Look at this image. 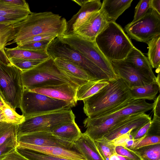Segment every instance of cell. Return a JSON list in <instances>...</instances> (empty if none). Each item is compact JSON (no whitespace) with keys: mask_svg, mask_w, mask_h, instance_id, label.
I'll use <instances>...</instances> for the list:
<instances>
[{"mask_svg":"<svg viewBox=\"0 0 160 160\" xmlns=\"http://www.w3.org/2000/svg\"><path fill=\"white\" fill-rule=\"evenodd\" d=\"M75 105L24 88L20 109L22 115L26 117L69 109Z\"/></svg>","mask_w":160,"mask_h":160,"instance_id":"obj_7","label":"cell"},{"mask_svg":"<svg viewBox=\"0 0 160 160\" xmlns=\"http://www.w3.org/2000/svg\"><path fill=\"white\" fill-rule=\"evenodd\" d=\"M58 37L57 35L53 33H43L27 38L16 43L17 46H18L43 40L51 41Z\"/></svg>","mask_w":160,"mask_h":160,"instance_id":"obj_39","label":"cell"},{"mask_svg":"<svg viewBox=\"0 0 160 160\" xmlns=\"http://www.w3.org/2000/svg\"><path fill=\"white\" fill-rule=\"evenodd\" d=\"M0 108L3 112L6 122L18 125L24 120L25 118L23 116L18 114L7 104Z\"/></svg>","mask_w":160,"mask_h":160,"instance_id":"obj_34","label":"cell"},{"mask_svg":"<svg viewBox=\"0 0 160 160\" xmlns=\"http://www.w3.org/2000/svg\"><path fill=\"white\" fill-rule=\"evenodd\" d=\"M160 89L156 82L130 89L131 98L135 99L154 100Z\"/></svg>","mask_w":160,"mask_h":160,"instance_id":"obj_24","label":"cell"},{"mask_svg":"<svg viewBox=\"0 0 160 160\" xmlns=\"http://www.w3.org/2000/svg\"><path fill=\"white\" fill-rule=\"evenodd\" d=\"M17 139L18 145L28 144L74 149L73 142L59 139L49 132H38L17 136Z\"/></svg>","mask_w":160,"mask_h":160,"instance_id":"obj_13","label":"cell"},{"mask_svg":"<svg viewBox=\"0 0 160 160\" xmlns=\"http://www.w3.org/2000/svg\"><path fill=\"white\" fill-rule=\"evenodd\" d=\"M53 61L58 68L78 86L89 81H96L81 67L64 59L57 58Z\"/></svg>","mask_w":160,"mask_h":160,"instance_id":"obj_17","label":"cell"},{"mask_svg":"<svg viewBox=\"0 0 160 160\" xmlns=\"http://www.w3.org/2000/svg\"><path fill=\"white\" fill-rule=\"evenodd\" d=\"M132 131H130L111 141L116 146H122L129 149L132 146L134 142Z\"/></svg>","mask_w":160,"mask_h":160,"instance_id":"obj_40","label":"cell"},{"mask_svg":"<svg viewBox=\"0 0 160 160\" xmlns=\"http://www.w3.org/2000/svg\"><path fill=\"white\" fill-rule=\"evenodd\" d=\"M17 137L8 138L0 146V160H2L12 150L18 146Z\"/></svg>","mask_w":160,"mask_h":160,"instance_id":"obj_38","label":"cell"},{"mask_svg":"<svg viewBox=\"0 0 160 160\" xmlns=\"http://www.w3.org/2000/svg\"><path fill=\"white\" fill-rule=\"evenodd\" d=\"M8 3L24 8H29L28 3L25 0H4Z\"/></svg>","mask_w":160,"mask_h":160,"instance_id":"obj_48","label":"cell"},{"mask_svg":"<svg viewBox=\"0 0 160 160\" xmlns=\"http://www.w3.org/2000/svg\"><path fill=\"white\" fill-rule=\"evenodd\" d=\"M0 122H5V119L1 109L0 108Z\"/></svg>","mask_w":160,"mask_h":160,"instance_id":"obj_52","label":"cell"},{"mask_svg":"<svg viewBox=\"0 0 160 160\" xmlns=\"http://www.w3.org/2000/svg\"><path fill=\"white\" fill-rule=\"evenodd\" d=\"M21 73L9 61L0 59V94L5 102L15 110L21 108L24 88Z\"/></svg>","mask_w":160,"mask_h":160,"instance_id":"obj_6","label":"cell"},{"mask_svg":"<svg viewBox=\"0 0 160 160\" xmlns=\"http://www.w3.org/2000/svg\"><path fill=\"white\" fill-rule=\"evenodd\" d=\"M148 46V58L152 67L156 69V72H160V34L153 38L147 43Z\"/></svg>","mask_w":160,"mask_h":160,"instance_id":"obj_27","label":"cell"},{"mask_svg":"<svg viewBox=\"0 0 160 160\" xmlns=\"http://www.w3.org/2000/svg\"><path fill=\"white\" fill-rule=\"evenodd\" d=\"M26 18L19 17L0 16V23L10 25L19 22Z\"/></svg>","mask_w":160,"mask_h":160,"instance_id":"obj_45","label":"cell"},{"mask_svg":"<svg viewBox=\"0 0 160 160\" xmlns=\"http://www.w3.org/2000/svg\"><path fill=\"white\" fill-rule=\"evenodd\" d=\"M142 160H160V143L142 147L133 150Z\"/></svg>","mask_w":160,"mask_h":160,"instance_id":"obj_29","label":"cell"},{"mask_svg":"<svg viewBox=\"0 0 160 160\" xmlns=\"http://www.w3.org/2000/svg\"><path fill=\"white\" fill-rule=\"evenodd\" d=\"M81 6L78 12L67 21L66 29L64 35L74 32L84 22L92 12L99 10L102 3L100 0H73Z\"/></svg>","mask_w":160,"mask_h":160,"instance_id":"obj_15","label":"cell"},{"mask_svg":"<svg viewBox=\"0 0 160 160\" xmlns=\"http://www.w3.org/2000/svg\"><path fill=\"white\" fill-rule=\"evenodd\" d=\"M152 123V120L138 129L132 132L134 140L141 139L147 135Z\"/></svg>","mask_w":160,"mask_h":160,"instance_id":"obj_43","label":"cell"},{"mask_svg":"<svg viewBox=\"0 0 160 160\" xmlns=\"http://www.w3.org/2000/svg\"><path fill=\"white\" fill-rule=\"evenodd\" d=\"M21 77L24 88L30 90L66 83L79 86L58 68L50 57L35 68L22 72Z\"/></svg>","mask_w":160,"mask_h":160,"instance_id":"obj_4","label":"cell"},{"mask_svg":"<svg viewBox=\"0 0 160 160\" xmlns=\"http://www.w3.org/2000/svg\"><path fill=\"white\" fill-rule=\"evenodd\" d=\"M18 146L43 154L72 160H87L82 154L74 149L56 147L39 146L23 144H18Z\"/></svg>","mask_w":160,"mask_h":160,"instance_id":"obj_18","label":"cell"},{"mask_svg":"<svg viewBox=\"0 0 160 160\" xmlns=\"http://www.w3.org/2000/svg\"><path fill=\"white\" fill-rule=\"evenodd\" d=\"M67 21L64 18L51 12H31L25 19L12 25L6 46L34 36L46 33H54L58 37L64 35Z\"/></svg>","mask_w":160,"mask_h":160,"instance_id":"obj_1","label":"cell"},{"mask_svg":"<svg viewBox=\"0 0 160 160\" xmlns=\"http://www.w3.org/2000/svg\"><path fill=\"white\" fill-rule=\"evenodd\" d=\"M151 0H141L135 8L134 18L132 23L142 18L148 13L150 9Z\"/></svg>","mask_w":160,"mask_h":160,"instance_id":"obj_37","label":"cell"},{"mask_svg":"<svg viewBox=\"0 0 160 160\" xmlns=\"http://www.w3.org/2000/svg\"><path fill=\"white\" fill-rule=\"evenodd\" d=\"M150 7V8L153 9L160 14V0H151Z\"/></svg>","mask_w":160,"mask_h":160,"instance_id":"obj_49","label":"cell"},{"mask_svg":"<svg viewBox=\"0 0 160 160\" xmlns=\"http://www.w3.org/2000/svg\"><path fill=\"white\" fill-rule=\"evenodd\" d=\"M98 149L104 160H109L110 157L116 153V146L112 141L102 138L94 141Z\"/></svg>","mask_w":160,"mask_h":160,"instance_id":"obj_31","label":"cell"},{"mask_svg":"<svg viewBox=\"0 0 160 160\" xmlns=\"http://www.w3.org/2000/svg\"><path fill=\"white\" fill-rule=\"evenodd\" d=\"M51 132L59 139L72 142L78 139L82 133L75 121L65 123Z\"/></svg>","mask_w":160,"mask_h":160,"instance_id":"obj_23","label":"cell"},{"mask_svg":"<svg viewBox=\"0 0 160 160\" xmlns=\"http://www.w3.org/2000/svg\"><path fill=\"white\" fill-rule=\"evenodd\" d=\"M73 148L82 154L87 160H104L92 139L85 132L73 142Z\"/></svg>","mask_w":160,"mask_h":160,"instance_id":"obj_19","label":"cell"},{"mask_svg":"<svg viewBox=\"0 0 160 160\" xmlns=\"http://www.w3.org/2000/svg\"><path fill=\"white\" fill-rule=\"evenodd\" d=\"M8 58L45 60L50 57L46 52H37L16 48H4Z\"/></svg>","mask_w":160,"mask_h":160,"instance_id":"obj_25","label":"cell"},{"mask_svg":"<svg viewBox=\"0 0 160 160\" xmlns=\"http://www.w3.org/2000/svg\"><path fill=\"white\" fill-rule=\"evenodd\" d=\"M108 81H89L79 86L76 91L77 101L83 100L95 94L107 85Z\"/></svg>","mask_w":160,"mask_h":160,"instance_id":"obj_26","label":"cell"},{"mask_svg":"<svg viewBox=\"0 0 160 160\" xmlns=\"http://www.w3.org/2000/svg\"><path fill=\"white\" fill-rule=\"evenodd\" d=\"M78 87L66 83L38 88L30 90L51 98L70 102L76 105L77 102L76 94Z\"/></svg>","mask_w":160,"mask_h":160,"instance_id":"obj_16","label":"cell"},{"mask_svg":"<svg viewBox=\"0 0 160 160\" xmlns=\"http://www.w3.org/2000/svg\"><path fill=\"white\" fill-rule=\"evenodd\" d=\"M2 160H28L19 153L16 148L8 153Z\"/></svg>","mask_w":160,"mask_h":160,"instance_id":"obj_46","label":"cell"},{"mask_svg":"<svg viewBox=\"0 0 160 160\" xmlns=\"http://www.w3.org/2000/svg\"><path fill=\"white\" fill-rule=\"evenodd\" d=\"M158 143H160V136L147 135L141 139L134 140L133 143L129 149L133 150L142 147Z\"/></svg>","mask_w":160,"mask_h":160,"instance_id":"obj_35","label":"cell"},{"mask_svg":"<svg viewBox=\"0 0 160 160\" xmlns=\"http://www.w3.org/2000/svg\"><path fill=\"white\" fill-rule=\"evenodd\" d=\"M51 41L43 40L17 46L18 49L37 52H46L47 48Z\"/></svg>","mask_w":160,"mask_h":160,"instance_id":"obj_36","label":"cell"},{"mask_svg":"<svg viewBox=\"0 0 160 160\" xmlns=\"http://www.w3.org/2000/svg\"><path fill=\"white\" fill-rule=\"evenodd\" d=\"M10 63L22 72L32 69L45 60L8 58Z\"/></svg>","mask_w":160,"mask_h":160,"instance_id":"obj_32","label":"cell"},{"mask_svg":"<svg viewBox=\"0 0 160 160\" xmlns=\"http://www.w3.org/2000/svg\"><path fill=\"white\" fill-rule=\"evenodd\" d=\"M59 37L100 68L110 80L118 78L114 72L110 61L100 51L95 41H89L73 34L64 35Z\"/></svg>","mask_w":160,"mask_h":160,"instance_id":"obj_9","label":"cell"},{"mask_svg":"<svg viewBox=\"0 0 160 160\" xmlns=\"http://www.w3.org/2000/svg\"><path fill=\"white\" fill-rule=\"evenodd\" d=\"M132 1L133 0H103L100 9L108 22H115L130 6Z\"/></svg>","mask_w":160,"mask_h":160,"instance_id":"obj_20","label":"cell"},{"mask_svg":"<svg viewBox=\"0 0 160 160\" xmlns=\"http://www.w3.org/2000/svg\"><path fill=\"white\" fill-rule=\"evenodd\" d=\"M151 120L149 115L145 113L131 115L112 128L102 138L112 141L130 131L138 129Z\"/></svg>","mask_w":160,"mask_h":160,"instance_id":"obj_14","label":"cell"},{"mask_svg":"<svg viewBox=\"0 0 160 160\" xmlns=\"http://www.w3.org/2000/svg\"><path fill=\"white\" fill-rule=\"evenodd\" d=\"M17 151L28 160H72L63 158L43 154L17 146Z\"/></svg>","mask_w":160,"mask_h":160,"instance_id":"obj_30","label":"cell"},{"mask_svg":"<svg viewBox=\"0 0 160 160\" xmlns=\"http://www.w3.org/2000/svg\"><path fill=\"white\" fill-rule=\"evenodd\" d=\"M160 135V118L154 117L152 120L151 125L147 135Z\"/></svg>","mask_w":160,"mask_h":160,"instance_id":"obj_44","label":"cell"},{"mask_svg":"<svg viewBox=\"0 0 160 160\" xmlns=\"http://www.w3.org/2000/svg\"><path fill=\"white\" fill-rule=\"evenodd\" d=\"M124 30L129 38L147 43L160 34V14L150 8L142 18L127 24Z\"/></svg>","mask_w":160,"mask_h":160,"instance_id":"obj_10","label":"cell"},{"mask_svg":"<svg viewBox=\"0 0 160 160\" xmlns=\"http://www.w3.org/2000/svg\"><path fill=\"white\" fill-rule=\"evenodd\" d=\"M46 52L53 59L62 58L76 64L96 81L110 80L102 69L75 49L63 42L59 37L50 41L46 49Z\"/></svg>","mask_w":160,"mask_h":160,"instance_id":"obj_5","label":"cell"},{"mask_svg":"<svg viewBox=\"0 0 160 160\" xmlns=\"http://www.w3.org/2000/svg\"><path fill=\"white\" fill-rule=\"evenodd\" d=\"M24 118V121L18 125L17 136L38 132H51L65 123L75 121V117L70 109Z\"/></svg>","mask_w":160,"mask_h":160,"instance_id":"obj_8","label":"cell"},{"mask_svg":"<svg viewBox=\"0 0 160 160\" xmlns=\"http://www.w3.org/2000/svg\"><path fill=\"white\" fill-rule=\"evenodd\" d=\"M95 42L110 61L124 60L134 47L130 38L116 22H108L97 36Z\"/></svg>","mask_w":160,"mask_h":160,"instance_id":"obj_3","label":"cell"},{"mask_svg":"<svg viewBox=\"0 0 160 160\" xmlns=\"http://www.w3.org/2000/svg\"><path fill=\"white\" fill-rule=\"evenodd\" d=\"M31 12L30 8L15 5L0 0V16L26 18Z\"/></svg>","mask_w":160,"mask_h":160,"instance_id":"obj_28","label":"cell"},{"mask_svg":"<svg viewBox=\"0 0 160 160\" xmlns=\"http://www.w3.org/2000/svg\"><path fill=\"white\" fill-rule=\"evenodd\" d=\"M18 125L0 122V146L8 138L17 136Z\"/></svg>","mask_w":160,"mask_h":160,"instance_id":"obj_33","label":"cell"},{"mask_svg":"<svg viewBox=\"0 0 160 160\" xmlns=\"http://www.w3.org/2000/svg\"><path fill=\"white\" fill-rule=\"evenodd\" d=\"M108 23L100 9L99 10L91 13L83 23L70 34L77 35L89 41L94 42L97 36Z\"/></svg>","mask_w":160,"mask_h":160,"instance_id":"obj_12","label":"cell"},{"mask_svg":"<svg viewBox=\"0 0 160 160\" xmlns=\"http://www.w3.org/2000/svg\"><path fill=\"white\" fill-rule=\"evenodd\" d=\"M110 62L115 74L124 80L129 89L156 82L151 77L124 60Z\"/></svg>","mask_w":160,"mask_h":160,"instance_id":"obj_11","label":"cell"},{"mask_svg":"<svg viewBox=\"0 0 160 160\" xmlns=\"http://www.w3.org/2000/svg\"><path fill=\"white\" fill-rule=\"evenodd\" d=\"M115 152L118 155L127 157L134 160H142L140 157L134 151L125 147L116 146Z\"/></svg>","mask_w":160,"mask_h":160,"instance_id":"obj_42","label":"cell"},{"mask_svg":"<svg viewBox=\"0 0 160 160\" xmlns=\"http://www.w3.org/2000/svg\"><path fill=\"white\" fill-rule=\"evenodd\" d=\"M12 25L0 23V54L4 52V46L12 31Z\"/></svg>","mask_w":160,"mask_h":160,"instance_id":"obj_41","label":"cell"},{"mask_svg":"<svg viewBox=\"0 0 160 160\" xmlns=\"http://www.w3.org/2000/svg\"><path fill=\"white\" fill-rule=\"evenodd\" d=\"M157 77H156L155 82L160 87V72H158Z\"/></svg>","mask_w":160,"mask_h":160,"instance_id":"obj_53","label":"cell"},{"mask_svg":"<svg viewBox=\"0 0 160 160\" xmlns=\"http://www.w3.org/2000/svg\"><path fill=\"white\" fill-rule=\"evenodd\" d=\"M124 60L155 80L156 77L148 58L134 46Z\"/></svg>","mask_w":160,"mask_h":160,"instance_id":"obj_22","label":"cell"},{"mask_svg":"<svg viewBox=\"0 0 160 160\" xmlns=\"http://www.w3.org/2000/svg\"><path fill=\"white\" fill-rule=\"evenodd\" d=\"M130 116H116L110 118L96 125L87 127L84 132L94 141L101 138L112 128Z\"/></svg>","mask_w":160,"mask_h":160,"instance_id":"obj_21","label":"cell"},{"mask_svg":"<svg viewBox=\"0 0 160 160\" xmlns=\"http://www.w3.org/2000/svg\"><path fill=\"white\" fill-rule=\"evenodd\" d=\"M6 104L0 94V108L4 107Z\"/></svg>","mask_w":160,"mask_h":160,"instance_id":"obj_50","label":"cell"},{"mask_svg":"<svg viewBox=\"0 0 160 160\" xmlns=\"http://www.w3.org/2000/svg\"><path fill=\"white\" fill-rule=\"evenodd\" d=\"M153 110L154 117L160 118V95L159 94L154 100Z\"/></svg>","mask_w":160,"mask_h":160,"instance_id":"obj_47","label":"cell"},{"mask_svg":"<svg viewBox=\"0 0 160 160\" xmlns=\"http://www.w3.org/2000/svg\"><path fill=\"white\" fill-rule=\"evenodd\" d=\"M117 156L119 160H134L127 157L122 156L118 154H117Z\"/></svg>","mask_w":160,"mask_h":160,"instance_id":"obj_51","label":"cell"},{"mask_svg":"<svg viewBox=\"0 0 160 160\" xmlns=\"http://www.w3.org/2000/svg\"><path fill=\"white\" fill-rule=\"evenodd\" d=\"M108 81L98 92L83 100V111L88 117H99L131 98L130 89L122 79L118 77Z\"/></svg>","mask_w":160,"mask_h":160,"instance_id":"obj_2","label":"cell"}]
</instances>
